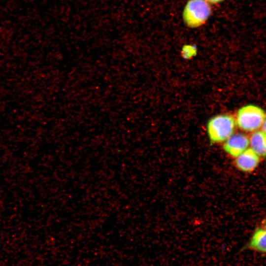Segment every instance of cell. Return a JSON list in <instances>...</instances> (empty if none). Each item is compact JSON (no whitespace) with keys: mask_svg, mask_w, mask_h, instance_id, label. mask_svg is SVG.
<instances>
[{"mask_svg":"<svg viewBox=\"0 0 266 266\" xmlns=\"http://www.w3.org/2000/svg\"><path fill=\"white\" fill-rule=\"evenodd\" d=\"M197 54V48L192 45L184 46L181 50V55L185 59H190Z\"/></svg>","mask_w":266,"mask_h":266,"instance_id":"ba28073f","label":"cell"},{"mask_svg":"<svg viewBox=\"0 0 266 266\" xmlns=\"http://www.w3.org/2000/svg\"><path fill=\"white\" fill-rule=\"evenodd\" d=\"M260 158L251 148H248L235 158V164L240 170L250 172L254 170L259 165Z\"/></svg>","mask_w":266,"mask_h":266,"instance_id":"5b68a950","label":"cell"},{"mask_svg":"<svg viewBox=\"0 0 266 266\" xmlns=\"http://www.w3.org/2000/svg\"><path fill=\"white\" fill-rule=\"evenodd\" d=\"M262 131L266 135V117L262 126Z\"/></svg>","mask_w":266,"mask_h":266,"instance_id":"30bf717a","label":"cell"},{"mask_svg":"<svg viewBox=\"0 0 266 266\" xmlns=\"http://www.w3.org/2000/svg\"><path fill=\"white\" fill-rule=\"evenodd\" d=\"M211 13L210 5L205 0H189L184 8L182 17L186 26L195 28L204 24Z\"/></svg>","mask_w":266,"mask_h":266,"instance_id":"7a4b0ae2","label":"cell"},{"mask_svg":"<svg viewBox=\"0 0 266 266\" xmlns=\"http://www.w3.org/2000/svg\"><path fill=\"white\" fill-rule=\"evenodd\" d=\"M265 228H266V219L265 220Z\"/></svg>","mask_w":266,"mask_h":266,"instance_id":"8fae6325","label":"cell"},{"mask_svg":"<svg viewBox=\"0 0 266 266\" xmlns=\"http://www.w3.org/2000/svg\"><path fill=\"white\" fill-rule=\"evenodd\" d=\"M247 247L259 252L266 253V228L260 227L255 230Z\"/></svg>","mask_w":266,"mask_h":266,"instance_id":"8992f818","label":"cell"},{"mask_svg":"<svg viewBox=\"0 0 266 266\" xmlns=\"http://www.w3.org/2000/svg\"><path fill=\"white\" fill-rule=\"evenodd\" d=\"M249 145V138L241 133H233L224 143V149L231 156L236 158Z\"/></svg>","mask_w":266,"mask_h":266,"instance_id":"277c9868","label":"cell"},{"mask_svg":"<svg viewBox=\"0 0 266 266\" xmlns=\"http://www.w3.org/2000/svg\"><path fill=\"white\" fill-rule=\"evenodd\" d=\"M249 145L260 157H266V135L262 131H256L251 135Z\"/></svg>","mask_w":266,"mask_h":266,"instance_id":"52a82bcc","label":"cell"},{"mask_svg":"<svg viewBox=\"0 0 266 266\" xmlns=\"http://www.w3.org/2000/svg\"><path fill=\"white\" fill-rule=\"evenodd\" d=\"M266 117V113L261 107L248 104L241 107L237 112L236 125L246 132H255L259 129Z\"/></svg>","mask_w":266,"mask_h":266,"instance_id":"3957f363","label":"cell"},{"mask_svg":"<svg viewBox=\"0 0 266 266\" xmlns=\"http://www.w3.org/2000/svg\"><path fill=\"white\" fill-rule=\"evenodd\" d=\"M209 4H216L223 1L224 0H205Z\"/></svg>","mask_w":266,"mask_h":266,"instance_id":"9c48e42d","label":"cell"},{"mask_svg":"<svg viewBox=\"0 0 266 266\" xmlns=\"http://www.w3.org/2000/svg\"><path fill=\"white\" fill-rule=\"evenodd\" d=\"M235 125V119L231 115L221 114L213 117L207 126L210 141L213 143L225 141L233 133Z\"/></svg>","mask_w":266,"mask_h":266,"instance_id":"6da1fadb","label":"cell"}]
</instances>
